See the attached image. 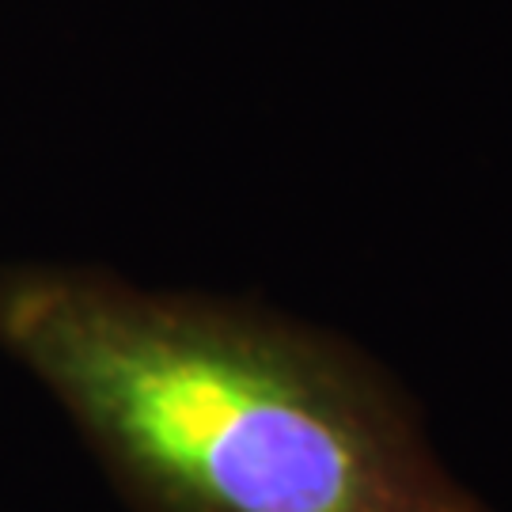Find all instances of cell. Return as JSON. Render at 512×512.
<instances>
[{
	"instance_id": "obj_1",
	"label": "cell",
	"mask_w": 512,
	"mask_h": 512,
	"mask_svg": "<svg viewBox=\"0 0 512 512\" xmlns=\"http://www.w3.org/2000/svg\"><path fill=\"white\" fill-rule=\"evenodd\" d=\"M0 349L137 512H490L353 349L65 266H0Z\"/></svg>"
}]
</instances>
